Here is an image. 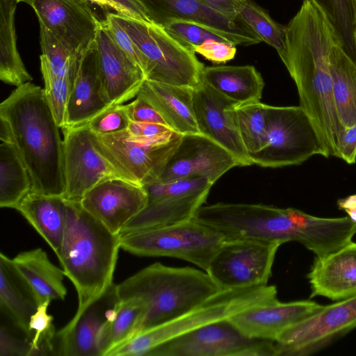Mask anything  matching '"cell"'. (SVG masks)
Returning <instances> with one entry per match:
<instances>
[{"label":"cell","mask_w":356,"mask_h":356,"mask_svg":"<svg viewBox=\"0 0 356 356\" xmlns=\"http://www.w3.org/2000/svg\"><path fill=\"white\" fill-rule=\"evenodd\" d=\"M337 41L340 42L324 13L304 0L285 26V50L280 56L296 83L299 106L314 123L327 157L336 156L344 130L334 106L330 70V52Z\"/></svg>","instance_id":"6da1fadb"},{"label":"cell","mask_w":356,"mask_h":356,"mask_svg":"<svg viewBox=\"0 0 356 356\" xmlns=\"http://www.w3.org/2000/svg\"><path fill=\"white\" fill-rule=\"evenodd\" d=\"M0 118L10 126L31 178V191L63 197V140L44 89L31 81L17 87L1 103Z\"/></svg>","instance_id":"7a4b0ae2"},{"label":"cell","mask_w":356,"mask_h":356,"mask_svg":"<svg viewBox=\"0 0 356 356\" xmlns=\"http://www.w3.org/2000/svg\"><path fill=\"white\" fill-rule=\"evenodd\" d=\"M66 202V225L56 254L77 293L76 316L113 284L120 234L108 229L80 202Z\"/></svg>","instance_id":"3957f363"},{"label":"cell","mask_w":356,"mask_h":356,"mask_svg":"<svg viewBox=\"0 0 356 356\" xmlns=\"http://www.w3.org/2000/svg\"><path fill=\"white\" fill-rule=\"evenodd\" d=\"M193 218L217 229L225 239L250 238L280 245L296 241L312 252L319 250L327 236L323 218L294 208L219 202L202 205Z\"/></svg>","instance_id":"277c9868"},{"label":"cell","mask_w":356,"mask_h":356,"mask_svg":"<svg viewBox=\"0 0 356 356\" xmlns=\"http://www.w3.org/2000/svg\"><path fill=\"white\" fill-rule=\"evenodd\" d=\"M116 291L120 300L145 306L138 333L177 318L221 289L206 271L157 262L116 284Z\"/></svg>","instance_id":"5b68a950"},{"label":"cell","mask_w":356,"mask_h":356,"mask_svg":"<svg viewBox=\"0 0 356 356\" xmlns=\"http://www.w3.org/2000/svg\"><path fill=\"white\" fill-rule=\"evenodd\" d=\"M277 300L275 286L223 289L177 318L136 334L107 356H147L151 350L174 337Z\"/></svg>","instance_id":"8992f818"},{"label":"cell","mask_w":356,"mask_h":356,"mask_svg":"<svg viewBox=\"0 0 356 356\" xmlns=\"http://www.w3.org/2000/svg\"><path fill=\"white\" fill-rule=\"evenodd\" d=\"M112 15L143 54L147 80L191 88L202 83L204 64L163 26L117 13Z\"/></svg>","instance_id":"52a82bcc"},{"label":"cell","mask_w":356,"mask_h":356,"mask_svg":"<svg viewBox=\"0 0 356 356\" xmlns=\"http://www.w3.org/2000/svg\"><path fill=\"white\" fill-rule=\"evenodd\" d=\"M225 240L217 229L192 218L170 225L122 233L120 247L138 256L183 259L206 271Z\"/></svg>","instance_id":"ba28073f"},{"label":"cell","mask_w":356,"mask_h":356,"mask_svg":"<svg viewBox=\"0 0 356 356\" xmlns=\"http://www.w3.org/2000/svg\"><path fill=\"white\" fill-rule=\"evenodd\" d=\"M314 155L327 158L320 136L303 108L268 105L266 143L250 156L252 164L264 168L296 165Z\"/></svg>","instance_id":"9c48e42d"},{"label":"cell","mask_w":356,"mask_h":356,"mask_svg":"<svg viewBox=\"0 0 356 356\" xmlns=\"http://www.w3.org/2000/svg\"><path fill=\"white\" fill-rule=\"evenodd\" d=\"M182 137L174 131L152 138L133 136L127 129L108 135L92 133L96 149L129 181L142 186L159 180Z\"/></svg>","instance_id":"30bf717a"},{"label":"cell","mask_w":356,"mask_h":356,"mask_svg":"<svg viewBox=\"0 0 356 356\" xmlns=\"http://www.w3.org/2000/svg\"><path fill=\"white\" fill-rule=\"evenodd\" d=\"M147 356H276L275 341L250 338L229 318L174 337Z\"/></svg>","instance_id":"8fae6325"},{"label":"cell","mask_w":356,"mask_h":356,"mask_svg":"<svg viewBox=\"0 0 356 356\" xmlns=\"http://www.w3.org/2000/svg\"><path fill=\"white\" fill-rule=\"evenodd\" d=\"M214 184L206 177L154 181L144 186L146 207L123 228L122 233L170 225L193 218L205 203Z\"/></svg>","instance_id":"7c38bea8"},{"label":"cell","mask_w":356,"mask_h":356,"mask_svg":"<svg viewBox=\"0 0 356 356\" xmlns=\"http://www.w3.org/2000/svg\"><path fill=\"white\" fill-rule=\"evenodd\" d=\"M280 245L250 238L225 239L206 272L221 290L266 285Z\"/></svg>","instance_id":"4fadbf2b"},{"label":"cell","mask_w":356,"mask_h":356,"mask_svg":"<svg viewBox=\"0 0 356 356\" xmlns=\"http://www.w3.org/2000/svg\"><path fill=\"white\" fill-rule=\"evenodd\" d=\"M356 328V296L323 307L285 330L275 341L276 356L313 354Z\"/></svg>","instance_id":"5bb4252c"},{"label":"cell","mask_w":356,"mask_h":356,"mask_svg":"<svg viewBox=\"0 0 356 356\" xmlns=\"http://www.w3.org/2000/svg\"><path fill=\"white\" fill-rule=\"evenodd\" d=\"M62 130L65 200L80 202L88 191L108 179L129 181L96 149L87 123Z\"/></svg>","instance_id":"9a60e30c"},{"label":"cell","mask_w":356,"mask_h":356,"mask_svg":"<svg viewBox=\"0 0 356 356\" xmlns=\"http://www.w3.org/2000/svg\"><path fill=\"white\" fill-rule=\"evenodd\" d=\"M30 6L43 25L67 49L81 54L94 41L101 22L88 0H18Z\"/></svg>","instance_id":"2e32d148"},{"label":"cell","mask_w":356,"mask_h":356,"mask_svg":"<svg viewBox=\"0 0 356 356\" xmlns=\"http://www.w3.org/2000/svg\"><path fill=\"white\" fill-rule=\"evenodd\" d=\"M149 19L164 26L184 20L204 26L234 45L249 46L261 42L240 17L233 20L198 0H138Z\"/></svg>","instance_id":"e0dca14e"},{"label":"cell","mask_w":356,"mask_h":356,"mask_svg":"<svg viewBox=\"0 0 356 356\" xmlns=\"http://www.w3.org/2000/svg\"><path fill=\"white\" fill-rule=\"evenodd\" d=\"M236 166H240L236 158L211 138L200 133L186 134L157 181L200 177L215 184Z\"/></svg>","instance_id":"ac0fdd59"},{"label":"cell","mask_w":356,"mask_h":356,"mask_svg":"<svg viewBox=\"0 0 356 356\" xmlns=\"http://www.w3.org/2000/svg\"><path fill=\"white\" fill-rule=\"evenodd\" d=\"M147 201L143 186L111 178L88 191L80 203L111 232L120 234L126 225L146 207Z\"/></svg>","instance_id":"d6986e66"},{"label":"cell","mask_w":356,"mask_h":356,"mask_svg":"<svg viewBox=\"0 0 356 356\" xmlns=\"http://www.w3.org/2000/svg\"><path fill=\"white\" fill-rule=\"evenodd\" d=\"M236 104L203 82L193 88V111L200 133L230 152L240 166L250 165L230 113Z\"/></svg>","instance_id":"ffe728a7"},{"label":"cell","mask_w":356,"mask_h":356,"mask_svg":"<svg viewBox=\"0 0 356 356\" xmlns=\"http://www.w3.org/2000/svg\"><path fill=\"white\" fill-rule=\"evenodd\" d=\"M119 301L113 283L56 332L57 355L99 356V334L114 316Z\"/></svg>","instance_id":"44dd1931"},{"label":"cell","mask_w":356,"mask_h":356,"mask_svg":"<svg viewBox=\"0 0 356 356\" xmlns=\"http://www.w3.org/2000/svg\"><path fill=\"white\" fill-rule=\"evenodd\" d=\"M95 40L103 89L110 104H122L136 97L146 79L141 68L122 51L102 22Z\"/></svg>","instance_id":"7402d4cb"},{"label":"cell","mask_w":356,"mask_h":356,"mask_svg":"<svg viewBox=\"0 0 356 356\" xmlns=\"http://www.w3.org/2000/svg\"><path fill=\"white\" fill-rule=\"evenodd\" d=\"M323 305L310 300L271 302L242 310L229 319L245 336L276 341L287 328L320 310Z\"/></svg>","instance_id":"603a6c76"},{"label":"cell","mask_w":356,"mask_h":356,"mask_svg":"<svg viewBox=\"0 0 356 356\" xmlns=\"http://www.w3.org/2000/svg\"><path fill=\"white\" fill-rule=\"evenodd\" d=\"M110 106L103 89L95 40L81 56L67 102L64 127L86 124Z\"/></svg>","instance_id":"cb8c5ba5"},{"label":"cell","mask_w":356,"mask_h":356,"mask_svg":"<svg viewBox=\"0 0 356 356\" xmlns=\"http://www.w3.org/2000/svg\"><path fill=\"white\" fill-rule=\"evenodd\" d=\"M310 298L322 296L339 301L356 296V243L314 258L307 275Z\"/></svg>","instance_id":"d4e9b609"},{"label":"cell","mask_w":356,"mask_h":356,"mask_svg":"<svg viewBox=\"0 0 356 356\" xmlns=\"http://www.w3.org/2000/svg\"><path fill=\"white\" fill-rule=\"evenodd\" d=\"M193 91L191 88L145 79L137 96L145 99L173 131L186 135L200 133L194 115Z\"/></svg>","instance_id":"484cf974"},{"label":"cell","mask_w":356,"mask_h":356,"mask_svg":"<svg viewBox=\"0 0 356 356\" xmlns=\"http://www.w3.org/2000/svg\"><path fill=\"white\" fill-rule=\"evenodd\" d=\"M11 259L33 292L38 306L47 301L65 300L67 289L64 284V271L50 261L42 248L21 252Z\"/></svg>","instance_id":"4316f807"},{"label":"cell","mask_w":356,"mask_h":356,"mask_svg":"<svg viewBox=\"0 0 356 356\" xmlns=\"http://www.w3.org/2000/svg\"><path fill=\"white\" fill-rule=\"evenodd\" d=\"M56 254L61 245L67 218L62 196L31 191L15 207Z\"/></svg>","instance_id":"83f0119b"},{"label":"cell","mask_w":356,"mask_h":356,"mask_svg":"<svg viewBox=\"0 0 356 356\" xmlns=\"http://www.w3.org/2000/svg\"><path fill=\"white\" fill-rule=\"evenodd\" d=\"M0 307L13 323L31 340L29 323L38 305L33 292L15 268L12 259L2 252L0 253Z\"/></svg>","instance_id":"f1b7e54d"},{"label":"cell","mask_w":356,"mask_h":356,"mask_svg":"<svg viewBox=\"0 0 356 356\" xmlns=\"http://www.w3.org/2000/svg\"><path fill=\"white\" fill-rule=\"evenodd\" d=\"M202 82L236 104L260 101L264 88L261 74L252 65L204 67Z\"/></svg>","instance_id":"f546056e"},{"label":"cell","mask_w":356,"mask_h":356,"mask_svg":"<svg viewBox=\"0 0 356 356\" xmlns=\"http://www.w3.org/2000/svg\"><path fill=\"white\" fill-rule=\"evenodd\" d=\"M329 58L336 112L341 124L348 128L356 124V64L339 41Z\"/></svg>","instance_id":"4dcf8cb0"},{"label":"cell","mask_w":356,"mask_h":356,"mask_svg":"<svg viewBox=\"0 0 356 356\" xmlns=\"http://www.w3.org/2000/svg\"><path fill=\"white\" fill-rule=\"evenodd\" d=\"M18 0H0V79L17 87L32 81L17 46L15 15Z\"/></svg>","instance_id":"1f68e13d"},{"label":"cell","mask_w":356,"mask_h":356,"mask_svg":"<svg viewBox=\"0 0 356 356\" xmlns=\"http://www.w3.org/2000/svg\"><path fill=\"white\" fill-rule=\"evenodd\" d=\"M32 191L29 170L13 143L0 145V207L15 209Z\"/></svg>","instance_id":"d6a6232c"},{"label":"cell","mask_w":356,"mask_h":356,"mask_svg":"<svg viewBox=\"0 0 356 356\" xmlns=\"http://www.w3.org/2000/svg\"><path fill=\"white\" fill-rule=\"evenodd\" d=\"M144 311L145 306L138 301H119L114 316L104 325L99 334V356H107L111 350L137 333Z\"/></svg>","instance_id":"836d02e7"},{"label":"cell","mask_w":356,"mask_h":356,"mask_svg":"<svg viewBox=\"0 0 356 356\" xmlns=\"http://www.w3.org/2000/svg\"><path fill=\"white\" fill-rule=\"evenodd\" d=\"M267 112L268 105L260 101L236 104L230 108L237 132L249 157L266 145Z\"/></svg>","instance_id":"e575fe53"},{"label":"cell","mask_w":356,"mask_h":356,"mask_svg":"<svg viewBox=\"0 0 356 356\" xmlns=\"http://www.w3.org/2000/svg\"><path fill=\"white\" fill-rule=\"evenodd\" d=\"M324 13L347 54L356 64L353 0H309Z\"/></svg>","instance_id":"d590c367"},{"label":"cell","mask_w":356,"mask_h":356,"mask_svg":"<svg viewBox=\"0 0 356 356\" xmlns=\"http://www.w3.org/2000/svg\"><path fill=\"white\" fill-rule=\"evenodd\" d=\"M238 16L261 41L273 47L280 57L285 50V26L275 22L260 6L250 0H243Z\"/></svg>","instance_id":"8d00e7d4"},{"label":"cell","mask_w":356,"mask_h":356,"mask_svg":"<svg viewBox=\"0 0 356 356\" xmlns=\"http://www.w3.org/2000/svg\"><path fill=\"white\" fill-rule=\"evenodd\" d=\"M40 26V43L42 54L56 75L74 81L81 54L73 53L43 25Z\"/></svg>","instance_id":"74e56055"},{"label":"cell","mask_w":356,"mask_h":356,"mask_svg":"<svg viewBox=\"0 0 356 356\" xmlns=\"http://www.w3.org/2000/svg\"><path fill=\"white\" fill-rule=\"evenodd\" d=\"M40 60L44 95L58 126L62 129L65 125L67 102L73 82L54 74L44 55H40Z\"/></svg>","instance_id":"f35d334b"},{"label":"cell","mask_w":356,"mask_h":356,"mask_svg":"<svg viewBox=\"0 0 356 356\" xmlns=\"http://www.w3.org/2000/svg\"><path fill=\"white\" fill-rule=\"evenodd\" d=\"M50 302L47 301L40 305L31 318L29 330L32 337L28 356L56 355L54 346L56 338L54 318L47 314Z\"/></svg>","instance_id":"ab89813d"},{"label":"cell","mask_w":356,"mask_h":356,"mask_svg":"<svg viewBox=\"0 0 356 356\" xmlns=\"http://www.w3.org/2000/svg\"><path fill=\"white\" fill-rule=\"evenodd\" d=\"M163 28L181 44L192 51L195 47L209 40L227 42L213 31L191 22L173 20Z\"/></svg>","instance_id":"60d3db41"},{"label":"cell","mask_w":356,"mask_h":356,"mask_svg":"<svg viewBox=\"0 0 356 356\" xmlns=\"http://www.w3.org/2000/svg\"><path fill=\"white\" fill-rule=\"evenodd\" d=\"M126 104L111 105L93 117L87 125L95 135H108L125 131L130 124Z\"/></svg>","instance_id":"b9f144b4"},{"label":"cell","mask_w":356,"mask_h":356,"mask_svg":"<svg viewBox=\"0 0 356 356\" xmlns=\"http://www.w3.org/2000/svg\"><path fill=\"white\" fill-rule=\"evenodd\" d=\"M102 22L119 47L141 68L145 74L146 65L143 54L127 33L114 19L112 13H107L105 19L102 20Z\"/></svg>","instance_id":"7bdbcfd3"},{"label":"cell","mask_w":356,"mask_h":356,"mask_svg":"<svg viewBox=\"0 0 356 356\" xmlns=\"http://www.w3.org/2000/svg\"><path fill=\"white\" fill-rule=\"evenodd\" d=\"M193 52L216 63H225L233 59L236 53L235 45L225 41L209 40L193 49Z\"/></svg>","instance_id":"ee69618b"},{"label":"cell","mask_w":356,"mask_h":356,"mask_svg":"<svg viewBox=\"0 0 356 356\" xmlns=\"http://www.w3.org/2000/svg\"><path fill=\"white\" fill-rule=\"evenodd\" d=\"M126 106L131 121L168 125L159 112L142 97L136 96L133 102Z\"/></svg>","instance_id":"f6af8a7d"},{"label":"cell","mask_w":356,"mask_h":356,"mask_svg":"<svg viewBox=\"0 0 356 356\" xmlns=\"http://www.w3.org/2000/svg\"><path fill=\"white\" fill-rule=\"evenodd\" d=\"M31 340L20 339L1 325L0 327V356H28Z\"/></svg>","instance_id":"bcb514c9"},{"label":"cell","mask_w":356,"mask_h":356,"mask_svg":"<svg viewBox=\"0 0 356 356\" xmlns=\"http://www.w3.org/2000/svg\"><path fill=\"white\" fill-rule=\"evenodd\" d=\"M348 164L356 162V124L344 128L338 144L336 156Z\"/></svg>","instance_id":"7dc6e473"},{"label":"cell","mask_w":356,"mask_h":356,"mask_svg":"<svg viewBox=\"0 0 356 356\" xmlns=\"http://www.w3.org/2000/svg\"><path fill=\"white\" fill-rule=\"evenodd\" d=\"M113 6V10L120 15L145 22H152L138 0H107Z\"/></svg>","instance_id":"c3c4849f"},{"label":"cell","mask_w":356,"mask_h":356,"mask_svg":"<svg viewBox=\"0 0 356 356\" xmlns=\"http://www.w3.org/2000/svg\"><path fill=\"white\" fill-rule=\"evenodd\" d=\"M127 131L135 136L152 138L173 130L165 124L131 121Z\"/></svg>","instance_id":"681fc988"},{"label":"cell","mask_w":356,"mask_h":356,"mask_svg":"<svg viewBox=\"0 0 356 356\" xmlns=\"http://www.w3.org/2000/svg\"><path fill=\"white\" fill-rule=\"evenodd\" d=\"M228 18L240 19L238 12L243 0H198Z\"/></svg>","instance_id":"f907efd6"},{"label":"cell","mask_w":356,"mask_h":356,"mask_svg":"<svg viewBox=\"0 0 356 356\" xmlns=\"http://www.w3.org/2000/svg\"><path fill=\"white\" fill-rule=\"evenodd\" d=\"M337 204L339 210L346 213L347 216L356 223V193L339 199Z\"/></svg>","instance_id":"816d5d0a"},{"label":"cell","mask_w":356,"mask_h":356,"mask_svg":"<svg viewBox=\"0 0 356 356\" xmlns=\"http://www.w3.org/2000/svg\"><path fill=\"white\" fill-rule=\"evenodd\" d=\"M0 138L1 142L13 143V135L8 123L0 118Z\"/></svg>","instance_id":"f5cc1de1"},{"label":"cell","mask_w":356,"mask_h":356,"mask_svg":"<svg viewBox=\"0 0 356 356\" xmlns=\"http://www.w3.org/2000/svg\"><path fill=\"white\" fill-rule=\"evenodd\" d=\"M99 6L102 9L107 10L108 8L113 9V5L107 0H88Z\"/></svg>","instance_id":"db71d44e"},{"label":"cell","mask_w":356,"mask_h":356,"mask_svg":"<svg viewBox=\"0 0 356 356\" xmlns=\"http://www.w3.org/2000/svg\"><path fill=\"white\" fill-rule=\"evenodd\" d=\"M355 20H356V17H355ZM354 38H355V44H356V26H355V29Z\"/></svg>","instance_id":"11a10c76"}]
</instances>
